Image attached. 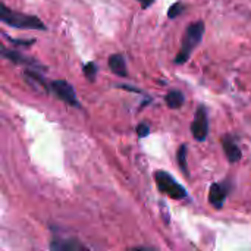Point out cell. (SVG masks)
<instances>
[{"label": "cell", "mask_w": 251, "mask_h": 251, "mask_svg": "<svg viewBox=\"0 0 251 251\" xmlns=\"http://www.w3.org/2000/svg\"><path fill=\"white\" fill-rule=\"evenodd\" d=\"M203 35H204V22L203 21H197L194 24H190L185 29L179 53L174 59V63L175 65H184L191 57L194 49L201 43Z\"/></svg>", "instance_id": "1"}, {"label": "cell", "mask_w": 251, "mask_h": 251, "mask_svg": "<svg viewBox=\"0 0 251 251\" xmlns=\"http://www.w3.org/2000/svg\"><path fill=\"white\" fill-rule=\"evenodd\" d=\"M0 19L13 26V28H19V29H38V31H44L46 25L43 24V21L34 15H28V13H22V12H16L9 9L4 3H1V10H0Z\"/></svg>", "instance_id": "2"}, {"label": "cell", "mask_w": 251, "mask_h": 251, "mask_svg": "<svg viewBox=\"0 0 251 251\" xmlns=\"http://www.w3.org/2000/svg\"><path fill=\"white\" fill-rule=\"evenodd\" d=\"M154 179H156L157 188H159L163 194H166L168 197H171V199H174V200H182V199L187 197L185 188H184L181 184H178V182L172 178V175H169L168 172H165V171H157V172L154 174Z\"/></svg>", "instance_id": "3"}, {"label": "cell", "mask_w": 251, "mask_h": 251, "mask_svg": "<svg viewBox=\"0 0 251 251\" xmlns=\"http://www.w3.org/2000/svg\"><path fill=\"white\" fill-rule=\"evenodd\" d=\"M50 90L57 96V99H60L66 104L74 106V107H81V103L78 101L76 93L69 82H66L63 79H56L50 84Z\"/></svg>", "instance_id": "4"}, {"label": "cell", "mask_w": 251, "mask_h": 251, "mask_svg": "<svg viewBox=\"0 0 251 251\" xmlns=\"http://www.w3.org/2000/svg\"><path fill=\"white\" fill-rule=\"evenodd\" d=\"M191 132L193 137L197 141H204L207 138L209 134V118H207V112L204 106H200L196 112L194 121L191 124Z\"/></svg>", "instance_id": "5"}, {"label": "cell", "mask_w": 251, "mask_h": 251, "mask_svg": "<svg viewBox=\"0 0 251 251\" xmlns=\"http://www.w3.org/2000/svg\"><path fill=\"white\" fill-rule=\"evenodd\" d=\"M228 196V185L224 182H215L210 187V193H209V203L215 207V209H222L224 203L226 200Z\"/></svg>", "instance_id": "6"}, {"label": "cell", "mask_w": 251, "mask_h": 251, "mask_svg": "<svg viewBox=\"0 0 251 251\" xmlns=\"http://www.w3.org/2000/svg\"><path fill=\"white\" fill-rule=\"evenodd\" d=\"M222 147H224V151L228 157V160L231 163H237L241 160V156H243V151L240 149V146L235 143V140L231 137V135H226L222 138Z\"/></svg>", "instance_id": "7"}, {"label": "cell", "mask_w": 251, "mask_h": 251, "mask_svg": "<svg viewBox=\"0 0 251 251\" xmlns=\"http://www.w3.org/2000/svg\"><path fill=\"white\" fill-rule=\"evenodd\" d=\"M1 54H3V57H6V59H9V60H12V63H18V65H28V66H32V68H43V69H46L44 66H41V65H38V62H35V60H32V59H28V57H25V56H22V54H19L16 50H9V49H6V47H1Z\"/></svg>", "instance_id": "8"}, {"label": "cell", "mask_w": 251, "mask_h": 251, "mask_svg": "<svg viewBox=\"0 0 251 251\" xmlns=\"http://www.w3.org/2000/svg\"><path fill=\"white\" fill-rule=\"evenodd\" d=\"M50 249L57 251L85 250V247L81 246L76 240H63V238H54V240L50 243Z\"/></svg>", "instance_id": "9"}, {"label": "cell", "mask_w": 251, "mask_h": 251, "mask_svg": "<svg viewBox=\"0 0 251 251\" xmlns=\"http://www.w3.org/2000/svg\"><path fill=\"white\" fill-rule=\"evenodd\" d=\"M109 68L115 75L119 76H128V69H126V63L122 54H112L109 57Z\"/></svg>", "instance_id": "10"}, {"label": "cell", "mask_w": 251, "mask_h": 251, "mask_svg": "<svg viewBox=\"0 0 251 251\" xmlns=\"http://www.w3.org/2000/svg\"><path fill=\"white\" fill-rule=\"evenodd\" d=\"M165 101H166L168 107H171V109H179V107L184 106L185 97H184V94L179 90H172V91H169L165 96Z\"/></svg>", "instance_id": "11"}, {"label": "cell", "mask_w": 251, "mask_h": 251, "mask_svg": "<svg viewBox=\"0 0 251 251\" xmlns=\"http://www.w3.org/2000/svg\"><path fill=\"white\" fill-rule=\"evenodd\" d=\"M176 160H178V165L181 168V171L188 175V165H187V144H182L178 151H176Z\"/></svg>", "instance_id": "12"}, {"label": "cell", "mask_w": 251, "mask_h": 251, "mask_svg": "<svg viewBox=\"0 0 251 251\" xmlns=\"http://www.w3.org/2000/svg\"><path fill=\"white\" fill-rule=\"evenodd\" d=\"M82 71H84V74H85V76H87V79H88V81H91V82H94V81H96V75H97V65H96L94 62H88L87 65H84Z\"/></svg>", "instance_id": "13"}, {"label": "cell", "mask_w": 251, "mask_h": 251, "mask_svg": "<svg viewBox=\"0 0 251 251\" xmlns=\"http://www.w3.org/2000/svg\"><path fill=\"white\" fill-rule=\"evenodd\" d=\"M184 12H185V6H184L181 1H176V3H174V4L169 7L168 16H169V19H175L176 16H179V15L184 13Z\"/></svg>", "instance_id": "14"}, {"label": "cell", "mask_w": 251, "mask_h": 251, "mask_svg": "<svg viewBox=\"0 0 251 251\" xmlns=\"http://www.w3.org/2000/svg\"><path fill=\"white\" fill-rule=\"evenodd\" d=\"M137 134H138V137H140V138L147 137V135L150 134V125H149V124H146V122H141V124L137 126Z\"/></svg>", "instance_id": "15"}, {"label": "cell", "mask_w": 251, "mask_h": 251, "mask_svg": "<svg viewBox=\"0 0 251 251\" xmlns=\"http://www.w3.org/2000/svg\"><path fill=\"white\" fill-rule=\"evenodd\" d=\"M9 41H10L12 44H18V46H31V44L34 43V40H32V38H29V40H21V38H9Z\"/></svg>", "instance_id": "16"}, {"label": "cell", "mask_w": 251, "mask_h": 251, "mask_svg": "<svg viewBox=\"0 0 251 251\" xmlns=\"http://www.w3.org/2000/svg\"><path fill=\"white\" fill-rule=\"evenodd\" d=\"M138 1L141 3V6H143L144 9H149V7L153 4V1H154V0H138Z\"/></svg>", "instance_id": "17"}]
</instances>
